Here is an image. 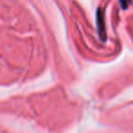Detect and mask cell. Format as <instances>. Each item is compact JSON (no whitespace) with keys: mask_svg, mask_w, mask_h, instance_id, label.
Wrapping results in <instances>:
<instances>
[{"mask_svg":"<svg viewBox=\"0 0 133 133\" xmlns=\"http://www.w3.org/2000/svg\"><path fill=\"white\" fill-rule=\"evenodd\" d=\"M121 1V5L123 7V9H126L128 7V4L130 3V0H119Z\"/></svg>","mask_w":133,"mask_h":133,"instance_id":"7a4b0ae2","label":"cell"},{"mask_svg":"<svg viewBox=\"0 0 133 133\" xmlns=\"http://www.w3.org/2000/svg\"><path fill=\"white\" fill-rule=\"evenodd\" d=\"M96 25L97 30H98L99 36L101 40L105 41L107 37L106 34V26H105V21H104V15L103 11L102 10L101 7H99L96 12Z\"/></svg>","mask_w":133,"mask_h":133,"instance_id":"6da1fadb","label":"cell"}]
</instances>
